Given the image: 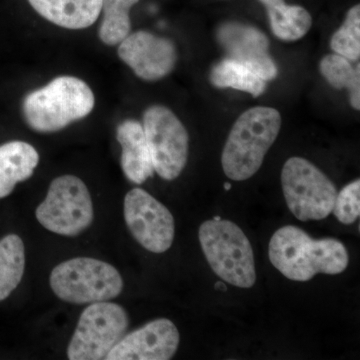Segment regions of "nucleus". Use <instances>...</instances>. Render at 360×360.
Segmentation results:
<instances>
[{"label":"nucleus","mask_w":360,"mask_h":360,"mask_svg":"<svg viewBox=\"0 0 360 360\" xmlns=\"http://www.w3.org/2000/svg\"><path fill=\"white\" fill-rule=\"evenodd\" d=\"M269 257L283 276L300 283L319 274H342L349 262L347 248L338 239H314L292 225L274 232L269 241Z\"/></svg>","instance_id":"nucleus-1"},{"label":"nucleus","mask_w":360,"mask_h":360,"mask_svg":"<svg viewBox=\"0 0 360 360\" xmlns=\"http://www.w3.org/2000/svg\"><path fill=\"white\" fill-rule=\"evenodd\" d=\"M281 124L279 111L269 106H255L239 116L222 151L225 175L236 181H243L257 174L276 142Z\"/></svg>","instance_id":"nucleus-2"},{"label":"nucleus","mask_w":360,"mask_h":360,"mask_svg":"<svg viewBox=\"0 0 360 360\" xmlns=\"http://www.w3.org/2000/svg\"><path fill=\"white\" fill-rule=\"evenodd\" d=\"M96 104L91 89L70 75L56 77L23 101L26 123L35 131L56 132L90 115Z\"/></svg>","instance_id":"nucleus-3"},{"label":"nucleus","mask_w":360,"mask_h":360,"mask_svg":"<svg viewBox=\"0 0 360 360\" xmlns=\"http://www.w3.org/2000/svg\"><path fill=\"white\" fill-rule=\"evenodd\" d=\"M198 238L206 260L222 281L240 288L255 285L252 246L238 225L231 220H207L200 225Z\"/></svg>","instance_id":"nucleus-4"},{"label":"nucleus","mask_w":360,"mask_h":360,"mask_svg":"<svg viewBox=\"0 0 360 360\" xmlns=\"http://www.w3.org/2000/svg\"><path fill=\"white\" fill-rule=\"evenodd\" d=\"M49 283L54 295L73 304L108 302L123 290L122 276L115 266L90 257L72 258L56 265Z\"/></svg>","instance_id":"nucleus-5"},{"label":"nucleus","mask_w":360,"mask_h":360,"mask_svg":"<svg viewBox=\"0 0 360 360\" xmlns=\"http://www.w3.org/2000/svg\"><path fill=\"white\" fill-rule=\"evenodd\" d=\"M281 186L286 205L296 219L321 220L333 212L338 196L335 184L305 158L295 156L286 160Z\"/></svg>","instance_id":"nucleus-6"},{"label":"nucleus","mask_w":360,"mask_h":360,"mask_svg":"<svg viewBox=\"0 0 360 360\" xmlns=\"http://www.w3.org/2000/svg\"><path fill=\"white\" fill-rule=\"evenodd\" d=\"M35 217L44 229L63 236H79L94 221V205L89 188L75 175L52 180L46 198Z\"/></svg>","instance_id":"nucleus-7"},{"label":"nucleus","mask_w":360,"mask_h":360,"mask_svg":"<svg viewBox=\"0 0 360 360\" xmlns=\"http://www.w3.org/2000/svg\"><path fill=\"white\" fill-rule=\"evenodd\" d=\"M129 326V314L117 303H90L80 315L68 345V359H105L127 335Z\"/></svg>","instance_id":"nucleus-8"},{"label":"nucleus","mask_w":360,"mask_h":360,"mask_svg":"<svg viewBox=\"0 0 360 360\" xmlns=\"http://www.w3.org/2000/svg\"><path fill=\"white\" fill-rule=\"evenodd\" d=\"M144 134L155 172L161 179L174 180L188 158L189 136L177 116L162 105H153L143 115Z\"/></svg>","instance_id":"nucleus-9"},{"label":"nucleus","mask_w":360,"mask_h":360,"mask_svg":"<svg viewBox=\"0 0 360 360\" xmlns=\"http://www.w3.org/2000/svg\"><path fill=\"white\" fill-rule=\"evenodd\" d=\"M123 214L135 240L153 253L165 252L174 240L175 224L172 212L148 191L134 188L127 193Z\"/></svg>","instance_id":"nucleus-10"},{"label":"nucleus","mask_w":360,"mask_h":360,"mask_svg":"<svg viewBox=\"0 0 360 360\" xmlns=\"http://www.w3.org/2000/svg\"><path fill=\"white\" fill-rule=\"evenodd\" d=\"M118 56L136 77L148 82L167 77L177 61L176 47L172 40L143 30L129 34L120 42Z\"/></svg>","instance_id":"nucleus-11"},{"label":"nucleus","mask_w":360,"mask_h":360,"mask_svg":"<svg viewBox=\"0 0 360 360\" xmlns=\"http://www.w3.org/2000/svg\"><path fill=\"white\" fill-rule=\"evenodd\" d=\"M179 329L167 319L148 322L129 335L110 350L106 360H168L176 354Z\"/></svg>","instance_id":"nucleus-12"},{"label":"nucleus","mask_w":360,"mask_h":360,"mask_svg":"<svg viewBox=\"0 0 360 360\" xmlns=\"http://www.w3.org/2000/svg\"><path fill=\"white\" fill-rule=\"evenodd\" d=\"M217 37L229 58L250 65L267 82L277 77V66L269 56V40L255 26L229 21L219 26Z\"/></svg>","instance_id":"nucleus-13"},{"label":"nucleus","mask_w":360,"mask_h":360,"mask_svg":"<svg viewBox=\"0 0 360 360\" xmlns=\"http://www.w3.org/2000/svg\"><path fill=\"white\" fill-rule=\"evenodd\" d=\"M116 139L122 146L123 174L132 184H142L155 174L153 158L141 122L127 120L120 123Z\"/></svg>","instance_id":"nucleus-14"},{"label":"nucleus","mask_w":360,"mask_h":360,"mask_svg":"<svg viewBox=\"0 0 360 360\" xmlns=\"http://www.w3.org/2000/svg\"><path fill=\"white\" fill-rule=\"evenodd\" d=\"M45 20L68 30H84L101 13L103 0H28Z\"/></svg>","instance_id":"nucleus-15"},{"label":"nucleus","mask_w":360,"mask_h":360,"mask_svg":"<svg viewBox=\"0 0 360 360\" xmlns=\"http://www.w3.org/2000/svg\"><path fill=\"white\" fill-rule=\"evenodd\" d=\"M39 162V153L27 142L0 146V200L11 194L16 184L30 179Z\"/></svg>","instance_id":"nucleus-16"},{"label":"nucleus","mask_w":360,"mask_h":360,"mask_svg":"<svg viewBox=\"0 0 360 360\" xmlns=\"http://www.w3.org/2000/svg\"><path fill=\"white\" fill-rule=\"evenodd\" d=\"M264 4L269 15L270 28L274 35L284 41L302 39L309 33L312 18L307 9L300 6H288L285 0H258Z\"/></svg>","instance_id":"nucleus-17"},{"label":"nucleus","mask_w":360,"mask_h":360,"mask_svg":"<svg viewBox=\"0 0 360 360\" xmlns=\"http://www.w3.org/2000/svg\"><path fill=\"white\" fill-rule=\"evenodd\" d=\"M210 82L219 89H233L248 92L253 97L264 94L267 82L255 68L241 61L226 58L213 66Z\"/></svg>","instance_id":"nucleus-18"},{"label":"nucleus","mask_w":360,"mask_h":360,"mask_svg":"<svg viewBox=\"0 0 360 360\" xmlns=\"http://www.w3.org/2000/svg\"><path fill=\"white\" fill-rule=\"evenodd\" d=\"M25 269V248L20 236L8 234L0 239V302L20 285Z\"/></svg>","instance_id":"nucleus-19"},{"label":"nucleus","mask_w":360,"mask_h":360,"mask_svg":"<svg viewBox=\"0 0 360 360\" xmlns=\"http://www.w3.org/2000/svg\"><path fill=\"white\" fill-rule=\"evenodd\" d=\"M360 65L354 68L348 59L340 54L324 56L319 63L322 77L336 89L349 90L350 104L355 110H360Z\"/></svg>","instance_id":"nucleus-20"},{"label":"nucleus","mask_w":360,"mask_h":360,"mask_svg":"<svg viewBox=\"0 0 360 360\" xmlns=\"http://www.w3.org/2000/svg\"><path fill=\"white\" fill-rule=\"evenodd\" d=\"M139 0H103V20L99 27V39L104 44H120L127 39L131 30L130 9Z\"/></svg>","instance_id":"nucleus-21"},{"label":"nucleus","mask_w":360,"mask_h":360,"mask_svg":"<svg viewBox=\"0 0 360 360\" xmlns=\"http://www.w3.org/2000/svg\"><path fill=\"white\" fill-rule=\"evenodd\" d=\"M330 47L336 54L348 60L356 61L360 58V6H352L347 11L342 25L333 33Z\"/></svg>","instance_id":"nucleus-22"},{"label":"nucleus","mask_w":360,"mask_h":360,"mask_svg":"<svg viewBox=\"0 0 360 360\" xmlns=\"http://www.w3.org/2000/svg\"><path fill=\"white\" fill-rule=\"evenodd\" d=\"M359 200L360 180L356 179L343 187L336 196L333 212L338 221L345 225L356 221L360 215Z\"/></svg>","instance_id":"nucleus-23"},{"label":"nucleus","mask_w":360,"mask_h":360,"mask_svg":"<svg viewBox=\"0 0 360 360\" xmlns=\"http://www.w3.org/2000/svg\"><path fill=\"white\" fill-rule=\"evenodd\" d=\"M215 290L224 291H224L227 290V288L224 283H220V281H219V283H217V284H215Z\"/></svg>","instance_id":"nucleus-24"},{"label":"nucleus","mask_w":360,"mask_h":360,"mask_svg":"<svg viewBox=\"0 0 360 360\" xmlns=\"http://www.w3.org/2000/svg\"><path fill=\"white\" fill-rule=\"evenodd\" d=\"M231 188V184H229V182H226V184H224V189L225 191H229V189Z\"/></svg>","instance_id":"nucleus-25"},{"label":"nucleus","mask_w":360,"mask_h":360,"mask_svg":"<svg viewBox=\"0 0 360 360\" xmlns=\"http://www.w3.org/2000/svg\"><path fill=\"white\" fill-rule=\"evenodd\" d=\"M214 220H219V219H220V217H215L214 219H213Z\"/></svg>","instance_id":"nucleus-26"}]
</instances>
